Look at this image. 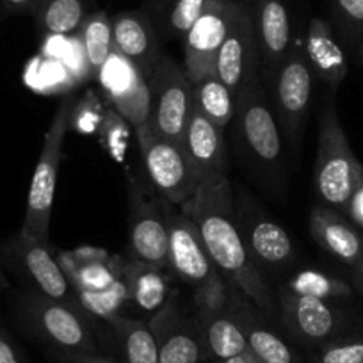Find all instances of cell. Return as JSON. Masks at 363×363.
Listing matches in <instances>:
<instances>
[{"instance_id": "e575fe53", "label": "cell", "mask_w": 363, "mask_h": 363, "mask_svg": "<svg viewBox=\"0 0 363 363\" xmlns=\"http://www.w3.org/2000/svg\"><path fill=\"white\" fill-rule=\"evenodd\" d=\"M313 363H363V330L351 335H338L317 347Z\"/></svg>"}, {"instance_id": "603a6c76", "label": "cell", "mask_w": 363, "mask_h": 363, "mask_svg": "<svg viewBox=\"0 0 363 363\" xmlns=\"http://www.w3.org/2000/svg\"><path fill=\"white\" fill-rule=\"evenodd\" d=\"M96 335L111 358L118 363H160L159 349L148 320L130 315L114 317L100 323Z\"/></svg>"}, {"instance_id": "ffe728a7", "label": "cell", "mask_w": 363, "mask_h": 363, "mask_svg": "<svg viewBox=\"0 0 363 363\" xmlns=\"http://www.w3.org/2000/svg\"><path fill=\"white\" fill-rule=\"evenodd\" d=\"M251 11L260 47V73L272 77L294 47L287 0H255Z\"/></svg>"}, {"instance_id": "5bb4252c", "label": "cell", "mask_w": 363, "mask_h": 363, "mask_svg": "<svg viewBox=\"0 0 363 363\" xmlns=\"http://www.w3.org/2000/svg\"><path fill=\"white\" fill-rule=\"evenodd\" d=\"M239 6V0H212L184 36V69L193 84L216 73V57Z\"/></svg>"}, {"instance_id": "ab89813d", "label": "cell", "mask_w": 363, "mask_h": 363, "mask_svg": "<svg viewBox=\"0 0 363 363\" xmlns=\"http://www.w3.org/2000/svg\"><path fill=\"white\" fill-rule=\"evenodd\" d=\"M4 11L8 15H30L36 13L38 0H2Z\"/></svg>"}, {"instance_id": "83f0119b", "label": "cell", "mask_w": 363, "mask_h": 363, "mask_svg": "<svg viewBox=\"0 0 363 363\" xmlns=\"http://www.w3.org/2000/svg\"><path fill=\"white\" fill-rule=\"evenodd\" d=\"M212 0H145L143 9L160 40H184Z\"/></svg>"}, {"instance_id": "ac0fdd59", "label": "cell", "mask_w": 363, "mask_h": 363, "mask_svg": "<svg viewBox=\"0 0 363 363\" xmlns=\"http://www.w3.org/2000/svg\"><path fill=\"white\" fill-rule=\"evenodd\" d=\"M228 308L246 337L250 352L262 363H301L291 345L267 326L265 315L237 289L228 285Z\"/></svg>"}, {"instance_id": "e0dca14e", "label": "cell", "mask_w": 363, "mask_h": 363, "mask_svg": "<svg viewBox=\"0 0 363 363\" xmlns=\"http://www.w3.org/2000/svg\"><path fill=\"white\" fill-rule=\"evenodd\" d=\"M96 80L104 96L134 130L150 121V87L141 69L114 50L100 68Z\"/></svg>"}, {"instance_id": "f6af8a7d", "label": "cell", "mask_w": 363, "mask_h": 363, "mask_svg": "<svg viewBox=\"0 0 363 363\" xmlns=\"http://www.w3.org/2000/svg\"><path fill=\"white\" fill-rule=\"evenodd\" d=\"M203 363H221V362H219V359H205Z\"/></svg>"}, {"instance_id": "ee69618b", "label": "cell", "mask_w": 363, "mask_h": 363, "mask_svg": "<svg viewBox=\"0 0 363 363\" xmlns=\"http://www.w3.org/2000/svg\"><path fill=\"white\" fill-rule=\"evenodd\" d=\"M8 291H11V284L4 274V269L0 267V296H4Z\"/></svg>"}, {"instance_id": "8992f818", "label": "cell", "mask_w": 363, "mask_h": 363, "mask_svg": "<svg viewBox=\"0 0 363 363\" xmlns=\"http://www.w3.org/2000/svg\"><path fill=\"white\" fill-rule=\"evenodd\" d=\"M73 102H75V96L66 95L59 104L50 121V127L45 134L40 159L34 167L29 196H27L26 218H23L22 228H20V232L34 237V239L48 240L62 145H65V138L69 130V113H72Z\"/></svg>"}, {"instance_id": "4fadbf2b", "label": "cell", "mask_w": 363, "mask_h": 363, "mask_svg": "<svg viewBox=\"0 0 363 363\" xmlns=\"http://www.w3.org/2000/svg\"><path fill=\"white\" fill-rule=\"evenodd\" d=\"M313 93V73L303 48L292 47L272 75V107L292 145L299 141Z\"/></svg>"}, {"instance_id": "d590c367", "label": "cell", "mask_w": 363, "mask_h": 363, "mask_svg": "<svg viewBox=\"0 0 363 363\" xmlns=\"http://www.w3.org/2000/svg\"><path fill=\"white\" fill-rule=\"evenodd\" d=\"M106 106L102 99L96 95L95 91H86L82 99H75L69 113V130H75L77 134H96L102 121Z\"/></svg>"}, {"instance_id": "1f68e13d", "label": "cell", "mask_w": 363, "mask_h": 363, "mask_svg": "<svg viewBox=\"0 0 363 363\" xmlns=\"http://www.w3.org/2000/svg\"><path fill=\"white\" fill-rule=\"evenodd\" d=\"M284 289L298 296H308L323 301L347 299L352 296V289L347 281L317 269H299L292 272Z\"/></svg>"}, {"instance_id": "d6a6232c", "label": "cell", "mask_w": 363, "mask_h": 363, "mask_svg": "<svg viewBox=\"0 0 363 363\" xmlns=\"http://www.w3.org/2000/svg\"><path fill=\"white\" fill-rule=\"evenodd\" d=\"M123 271V269H121ZM80 306L87 312V315L96 323H106L114 317L127 315L128 289L125 284L123 274L114 285L106 291L99 292H77Z\"/></svg>"}, {"instance_id": "7402d4cb", "label": "cell", "mask_w": 363, "mask_h": 363, "mask_svg": "<svg viewBox=\"0 0 363 363\" xmlns=\"http://www.w3.org/2000/svg\"><path fill=\"white\" fill-rule=\"evenodd\" d=\"M55 255L75 292L106 291L120 280L125 264L118 255L93 246L59 251Z\"/></svg>"}, {"instance_id": "52a82bcc", "label": "cell", "mask_w": 363, "mask_h": 363, "mask_svg": "<svg viewBox=\"0 0 363 363\" xmlns=\"http://www.w3.org/2000/svg\"><path fill=\"white\" fill-rule=\"evenodd\" d=\"M0 267L9 271L22 281V289L80 306L75 289L61 269L57 255L48 240L34 239L18 232L0 242Z\"/></svg>"}, {"instance_id": "8d00e7d4", "label": "cell", "mask_w": 363, "mask_h": 363, "mask_svg": "<svg viewBox=\"0 0 363 363\" xmlns=\"http://www.w3.org/2000/svg\"><path fill=\"white\" fill-rule=\"evenodd\" d=\"M331 13L342 38L349 43L363 41V0H331Z\"/></svg>"}, {"instance_id": "cb8c5ba5", "label": "cell", "mask_w": 363, "mask_h": 363, "mask_svg": "<svg viewBox=\"0 0 363 363\" xmlns=\"http://www.w3.org/2000/svg\"><path fill=\"white\" fill-rule=\"evenodd\" d=\"M310 235L331 257L354 267L363 255V235L342 212L315 205L308 219Z\"/></svg>"}, {"instance_id": "30bf717a", "label": "cell", "mask_w": 363, "mask_h": 363, "mask_svg": "<svg viewBox=\"0 0 363 363\" xmlns=\"http://www.w3.org/2000/svg\"><path fill=\"white\" fill-rule=\"evenodd\" d=\"M150 121L159 134L182 145L187 123L194 109L193 82L184 66L160 55L148 79Z\"/></svg>"}, {"instance_id": "4316f807", "label": "cell", "mask_w": 363, "mask_h": 363, "mask_svg": "<svg viewBox=\"0 0 363 363\" xmlns=\"http://www.w3.org/2000/svg\"><path fill=\"white\" fill-rule=\"evenodd\" d=\"M303 54L308 61L313 77L337 91L347 75V59L337 41L333 27L323 18L310 20L308 30L303 45Z\"/></svg>"}, {"instance_id": "ba28073f", "label": "cell", "mask_w": 363, "mask_h": 363, "mask_svg": "<svg viewBox=\"0 0 363 363\" xmlns=\"http://www.w3.org/2000/svg\"><path fill=\"white\" fill-rule=\"evenodd\" d=\"M150 186L167 203L184 207L193 200L200 178L194 173L184 146L159 134L150 123L135 130Z\"/></svg>"}, {"instance_id": "836d02e7", "label": "cell", "mask_w": 363, "mask_h": 363, "mask_svg": "<svg viewBox=\"0 0 363 363\" xmlns=\"http://www.w3.org/2000/svg\"><path fill=\"white\" fill-rule=\"evenodd\" d=\"M130 123L113 107H106L100 127L96 130L99 141L107 155L116 162H123L127 155L128 143H130Z\"/></svg>"}, {"instance_id": "f1b7e54d", "label": "cell", "mask_w": 363, "mask_h": 363, "mask_svg": "<svg viewBox=\"0 0 363 363\" xmlns=\"http://www.w3.org/2000/svg\"><path fill=\"white\" fill-rule=\"evenodd\" d=\"M95 11V0H38V29L47 36H73Z\"/></svg>"}, {"instance_id": "3957f363", "label": "cell", "mask_w": 363, "mask_h": 363, "mask_svg": "<svg viewBox=\"0 0 363 363\" xmlns=\"http://www.w3.org/2000/svg\"><path fill=\"white\" fill-rule=\"evenodd\" d=\"M313 186L320 201L338 212L347 211L352 196L363 186V166L356 159L340 125L335 89H331L319 114Z\"/></svg>"}, {"instance_id": "d6986e66", "label": "cell", "mask_w": 363, "mask_h": 363, "mask_svg": "<svg viewBox=\"0 0 363 363\" xmlns=\"http://www.w3.org/2000/svg\"><path fill=\"white\" fill-rule=\"evenodd\" d=\"M121 274L128 289L127 315L130 317L150 320L177 294L173 291L177 278L169 269H160L138 260H127Z\"/></svg>"}, {"instance_id": "8fae6325", "label": "cell", "mask_w": 363, "mask_h": 363, "mask_svg": "<svg viewBox=\"0 0 363 363\" xmlns=\"http://www.w3.org/2000/svg\"><path fill=\"white\" fill-rule=\"evenodd\" d=\"M235 218L247 255L258 271L278 272L294 264L296 246L287 230L247 194L237 198Z\"/></svg>"}, {"instance_id": "74e56055", "label": "cell", "mask_w": 363, "mask_h": 363, "mask_svg": "<svg viewBox=\"0 0 363 363\" xmlns=\"http://www.w3.org/2000/svg\"><path fill=\"white\" fill-rule=\"evenodd\" d=\"M52 363H118L109 354L100 351L87 352H45Z\"/></svg>"}, {"instance_id": "5b68a950", "label": "cell", "mask_w": 363, "mask_h": 363, "mask_svg": "<svg viewBox=\"0 0 363 363\" xmlns=\"http://www.w3.org/2000/svg\"><path fill=\"white\" fill-rule=\"evenodd\" d=\"M260 82L258 79L237 99L235 145L247 166L267 180H278L284 169L281 127Z\"/></svg>"}, {"instance_id": "b9f144b4", "label": "cell", "mask_w": 363, "mask_h": 363, "mask_svg": "<svg viewBox=\"0 0 363 363\" xmlns=\"http://www.w3.org/2000/svg\"><path fill=\"white\" fill-rule=\"evenodd\" d=\"M221 363H262L260 359L255 358L251 352H244V354H239V356H233V358H228V359H219Z\"/></svg>"}, {"instance_id": "d4e9b609", "label": "cell", "mask_w": 363, "mask_h": 363, "mask_svg": "<svg viewBox=\"0 0 363 363\" xmlns=\"http://www.w3.org/2000/svg\"><path fill=\"white\" fill-rule=\"evenodd\" d=\"M184 152L196 177L201 180L226 174L225 135L221 128L193 109L184 135Z\"/></svg>"}, {"instance_id": "f35d334b", "label": "cell", "mask_w": 363, "mask_h": 363, "mask_svg": "<svg viewBox=\"0 0 363 363\" xmlns=\"http://www.w3.org/2000/svg\"><path fill=\"white\" fill-rule=\"evenodd\" d=\"M0 363H29L8 328L0 323Z\"/></svg>"}, {"instance_id": "9a60e30c", "label": "cell", "mask_w": 363, "mask_h": 363, "mask_svg": "<svg viewBox=\"0 0 363 363\" xmlns=\"http://www.w3.org/2000/svg\"><path fill=\"white\" fill-rule=\"evenodd\" d=\"M277 305L285 330L305 345L320 347L342 335L345 328V315L331 301L298 296L281 289Z\"/></svg>"}, {"instance_id": "277c9868", "label": "cell", "mask_w": 363, "mask_h": 363, "mask_svg": "<svg viewBox=\"0 0 363 363\" xmlns=\"http://www.w3.org/2000/svg\"><path fill=\"white\" fill-rule=\"evenodd\" d=\"M166 216L169 225V271L191 289L193 306L226 305L228 284L216 269L193 219L167 201Z\"/></svg>"}, {"instance_id": "f546056e", "label": "cell", "mask_w": 363, "mask_h": 363, "mask_svg": "<svg viewBox=\"0 0 363 363\" xmlns=\"http://www.w3.org/2000/svg\"><path fill=\"white\" fill-rule=\"evenodd\" d=\"M193 102L194 109L221 130H225L235 118V95L216 73L193 84Z\"/></svg>"}, {"instance_id": "7bdbcfd3", "label": "cell", "mask_w": 363, "mask_h": 363, "mask_svg": "<svg viewBox=\"0 0 363 363\" xmlns=\"http://www.w3.org/2000/svg\"><path fill=\"white\" fill-rule=\"evenodd\" d=\"M354 278H356V285H358L359 291L363 292V255L358 260V264L354 265Z\"/></svg>"}, {"instance_id": "9c48e42d", "label": "cell", "mask_w": 363, "mask_h": 363, "mask_svg": "<svg viewBox=\"0 0 363 363\" xmlns=\"http://www.w3.org/2000/svg\"><path fill=\"white\" fill-rule=\"evenodd\" d=\"M127 258L169 269V225L166 201L143 182L128 177Z\"/></svg>"}, {"instance_id": "7a4b0ae2", "label": "cell", "mask_w": 363, "mask_h": 363, "mask_svg": "<svg viewBox=\"0 0 363 363\" xmlns=\"http://www.w3.org/2000/svg\"><path fill=\"white\" fill-rule=\"evenodd\" d=\"M11 310L16 326L45 352L99 351V323L82 306L20 289L13 296Z\"/></svg>"}, {"instance_id": "44dd1931", "label": "cell", "mask_w": 363, "mask_h": 363, "mask_svg": "<svg viewBox=\"0 0 363 363\" xmlns=\"http://www.w3.org/2000/svg\"><path fill=\"white\" fill-rule=\"evenodd\" d=\"M114 50L134 62L148 79L153 66L162 55L160 38L145 9L121 11L111 16Z\"/></svg>"}, {"instance_id": "bcb514c9", "label": "cell", "mask_w": 363, "mask_h": 363, "mask_svg": "<svg viewBox=\"0 0 363 363\" xmlns=\"http://www.w3.org/2000/svg\"><path fill=\"white\" fill-rule=\"evenodd\" d=\"M362 52H363V41H362Z\"/></svg>"}, {"instance_id": "2e32d148", "label": "cell", "mask_w": 363, "mask_h": 363, "mask_svg": "<svg viewBox=\"0 0 363 363\" xmlns=\"http://www.w3.org/2000/svg\"><path fill=\"white\" fill-rule=\"evenodd\" d=\"M159 349L160 363H203L205 347L193 308L174 294L148 320Z\"/></svg>"}, {"instance_id": "484cf974", "label": "cell", "mask_w": 363, "mask_h": 363, "mask_svg": "<svg viewBox=\"0 0 363 363\" xmlns=\"http://www.w3.org/2000/svg\"><path fill=\"white\" fill-rule=\"evenodd\" d=\"M193 312L203 338L205 358L228 359L250 352L246 337L230 312L228 303L223 306H193Z\"/></svg>"}, {"instance_id": "7c38bea8", "label": "cell", "mask_w": 363, "mask_h": 363, "mask_svg": "<svg viewBox=\"0 0 363 363\" xmlns=\"http://www.w3.org/2000/svg\"><path fill=\"white\" fill-rule=\"evenodd\" d=\"M260 47L253 11L240 2L232 27L216 57V75L230 87L235 99L260 79Z\"/></svg>"}, {"instance_id": "6da1fadb", "label": "cell", "mask_w": 363, "mask_h": 363, "mask_svg": "<svg viewBox=\"0 0 363 363\" xmlns=\"http://www.w3.org/2000/svg\"><path fill=\"white\" fill-rule=\"evenodd\" d=\"M200 232L207 253L230 287L242 292L264 315L277 317V296L255 267L235 218V196L226 174L200 182L193 200L182 207Z\"/></svg>"}, {"instance_id": "60d3db41", "label": "cell", "mask_w": 363, "mask_h": 363, "mask_svg": "<svg viewBox=\"0 0 363 363\" xmlns=\"http://www.w3.org/2000/svg\"><path fill=\"white\" fill-rule=\"evenodd\" d=\"M345 212L351 216V219L356 223V225L363 226V186L359 187L358 193L352 196L351 203H349L347 211Z\"/></svg>"}, {"instance_id": "4dcf8cb0", "label": "cell", "mask_w": 363, "mask_h": 363, "mask_svg": "<svg viewBox=\"0 0 363 363\" xmlns=\"http://www.w3.org/2000/svg\"><path fill=\"white\" fill-rule=\"evenodd\" d=\"M77 38H79V45L82 48L91 77L96 79L100 68L106 65L109 55L114 52L111 16L102 9H95L84 20L79 33H77Z\"/></svg>"}]
</instances>
